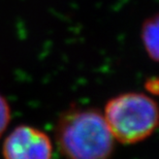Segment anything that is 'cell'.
<instances>
[{
	"label": "cell",
	"instance_id": "obj_3",
	"mask_svg": "<svg viewBox=\"0 0 159 159\" xmlns=\"http://www.w3.org/2000/svg\"><path fill=\"white\" fill-rule=\"evenodd\" d=\"M2 151L4 159H52L53 146L47 133L21 125L5 139Z\"/></svg>",
	"mask_w": 159,
	"mask_h": 159
},
{
	"label": "cell",
	"instance_id": "obj_4",
	"mask_svg": "<svg viewBox=\"0 0 159 159\" xmlns=\"http://www.w3.org/2000/svg\"><path fill=\"white\" fill-rule=\"evenodd\" d=\"M142 40L148 55L159 62V14L145 21L142 26Z\"/></svg>",
	"mask_w": 159,
	"mask_h": 159
},
{
	"label": "cell",
	"instance_id": "obj_6",
	"mask_svg": "<svg viewBox=\"0 0 159 159\" xmlns=\"http://www.w3.org/2000/svg\"><path fill=\"white\" fill-rule=\"evenodd\" d=\"M147 89L149 91L153 92V93L159 94V81L158 80H151V81H149L147 84Z\"/></svg>",
	"mask_w": 159,
	"mask_h": 159
},
{
	"label": "cell",
	"instance_id": "obj_5",
	"mask_svg": "<svg viewBox=\"0 0 159 159\" xmlns=\"http://www.w3.org/2000/svg\"><path fill=\"white\" fill-rule=\"evenodd\" d=\"M11 121V107L4 97L0 94V136L5 131Z\"/></svg>",
	"mask_w": 159,
	"mask_h": 159
},
{
	"label": "cell",
	"instance_id": "obj_1",
	"mask_svg": "<svg viewBox=\"0 0 159 159\" xmlns=\"http://www.w3.org/2000/svg\"><path fill=\"white\" fill-rule=\"evenodd\" d=\"M55 139L65 159H110L114 136L104 117L92 109L71 107L60 115Z\"/></svg>",
	"mask_w": 159,
	"mask_h": 159
},
{
	"label": "cell",
	"instance_id": "obj_2",
	"mask_svg": "<svg viewBox=\"0 0 159 159\" xmlns=\"http://www.w3.org/2000/svg\"><path fill=\"white\" fill-rule=\"evenodd\" d=\"M104 119L113 136L122 144H135L159 126V107L143 93H125L107 101Z\"/></svg>",
	"mask_w": 159,
	"mask_h": 159
}]
</instances>
